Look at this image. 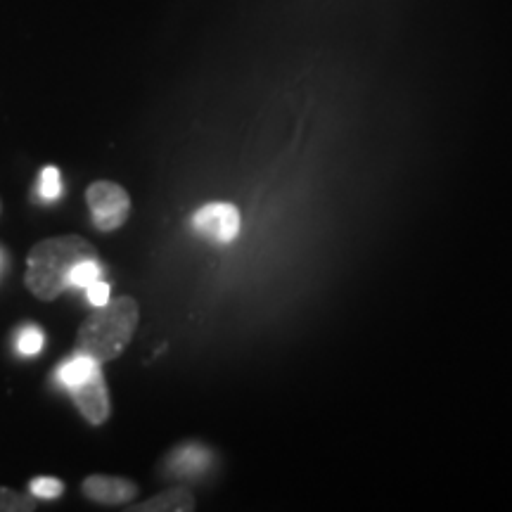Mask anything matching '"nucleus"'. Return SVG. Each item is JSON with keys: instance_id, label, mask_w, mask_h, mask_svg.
<instances>
[{"instance_id": "obj_1", "label": "nucleus", "mask_w": 512, "mask_h": 512, "mask_svg": "<svg viewBox=\"0 0 512 512\" xmlns=\"http://www.w3.org/2000/svg\"><path fill=\"white\" fill-rule=\"evenodd\" d=\"M98 252L88 240L79 235H60L48 238L31 249L27 256V283L29 292L41 302H53L64 290H69V275L83 259H95Z\"/></svg>"}, {"instance_id": "obj_2", "label": "nucleus", "mask_w": 512, "mask_h": 512, "mask_svg": "<svg viewBox=\"0 0 512 512\" xmlns=\"http://www.w3.org/2000/svg\"><path fill=\"white\" fill-rule=\"evenodd\" d=\"M138 304L131 297L110 299L105 306H98L81 323L76 335V349L95 358L98 363L114 361L124 354L138 328Z\"/></svg>"}, {"instance_id": "obj_3", "label": "nucleus", "mask_w": 512, "mask_h": 512, "mask_svg": "<svg viewBox=\"0 0 512 512\" xmlns=\"http://www.w3.org/2000/svg\"><path fill=\"white\" fill-rule=\"evenodd\" d=\"M86 202L91 209L93 226L102 233L121 228L131 214V197L117 183L98 181L86 190Z\"/></svg>"}, {"instance_id": "obj_4", "label": "nucleus", "mask_w": 512, "mask_h": 512, "mask_svg": "<svg viewBox=\"0 0 512 512\" xmlns=\"http://www.w3.org/2000/svg\"><path fill=\"white\" fill-rule=\"evenodd\" d=\"M192 226L200 235L216 242H233L240 233V211L228 202H211L192 216Z\"/></svg>"}, {"instance_id": "obj_5", "label": "nucleus", "mask_w": 512, "mask_h": 512, "mask_svg": "<svg viewBox=\"0 0 512 512\" xmlns=\"http://www.w3.org/2000/svg\"><path fill=\"white\" fill-rule=\"evenodd\" d=\"M69 392L74 396L76 408L91 425H102L110 418V394H107V384L100 368H95L86 380L76 384Z\"/></svg>"}, {"instance_id": "obj_6", "label": "nucleus", "mask_w": 512, "mask_h": 512, "mask_svg": "<svg viewBox=\"0 0 512 512\" xmlns=\"http://www.w3.org/2000/svg\"><path fill=\"white\" fill-rule=\"evenodd\" d=\"M81 491H83V496L91 498V501H95V503L124 505L136 498L138 486L133 482H128V479H121V477L93 475V477L83 479Z\"/></svg>"}, {"instance_id": "obj_7", "label": "nucleus", "mask_w": 512, "mask_h": 512, "mask_svg": "<svg viewBox=\"0 0 512 512\" xmlns=\"http://www.w3.org/2000/svg\"><path fill=\"white\" fill-rule=\"evenodd\" d=\"M211 465V451L202 444H183L176 448L169 458H166V467L171 475L178 477H195L207 470Z\"/></svg>"}, {"instance_id": "obj_8", "label": "nucleus", "mask_w": 512, "mask_h": 512, "mask_svg": "<svg viewBox=\"0 0 512 512\" xmlns=\"http://www.w3.org/2000/svg\"><path fill=\"white\" fill-rule=\"evenodd\" d=\"M131 510H136V512H188V510H195V498H192L188 489L178 486V489L164 491V494L150 498V501L140 503Z\"/></svg>"}, {"instance_id": "obj_9", "label": "nucleus", "mask_w": 512, "mask_h": 512, "mask_svg": "<svg viewBox=\"0 0 512 512\" xmlns=\"http://www.w3.org/2000/svg\"><path fill=\"white\" fill-rule=\"evenodd\" d=\"M95 368H100V363L88 354H83V351H79V354H74L69 361H64L62 366L57 368V380H60L64 389H74L76 384L86 380Z\"/></svg>"}, {"instance_id": "obj_10", "label": "nucleus", "mask_w": 512, "mask_h": 512, "mask_svg": "<svg viewBox=\"0 0 512 512\" xmlns=\"http://www.w3.org/2000/svg\"><path fill=\"white\" fill-rule=\"evenodd\" d=\"M102 268L98 259H83L74 266L72 275H69V287H79V290H86L88 285H93L95 280H100Z\"/></svg>"}, {"instance_id": "obj_11", "label": "nucleus", "mask_w": 512, "mask_h": 512, "mask_svg": "<svg viewBox=\"0 0 512 512\" xmlns=\"http://www.w3.org/2000/svg\"><path fill=\"white\" fill-rule=\"evenodd\" d=\"M36 508L34 496L17 494V491L0 486V512H29Z\"/></svg>"}, {"instance_id": "obj_12", "label": "nucleus", "mask_w": 512, "mask_h": 512, "mask_svg": "<svg viewBox=\"0 0 512 512\" xmlns=\"http://www.w3.org/2000/svg\"><path fill=\"white\" fill-rule=\"evenodd\" d=\"M43 349V330L41 328H24L17 337V351L22 356H36Z\"/></svg>"}, {"instance_id": "obj_13", "label": "nucleus", "mask_w": 512, "mask_h": 512, "mask_svg": "<svg viewBox=\"0 0 512 512\" xmlns=\"http://www.w3.org/2000/svg\"><path fill=\"white\" fill-rule=\"evenodd\" d=\"M38 192H41V197L46 202H53L60 197V192H62L60 169H55V166H46V169H43L41 188H38Z\"/></svg>"}, {"instance_id": "obj_14", "label": "nucleus", "mask_w": 512, "mask_h": 512, "mask_svg": "<svg viewBox=\"0 0 512 512\" xmlns=\"http://www.w3.org/2000/svg\"><path fill=\"white\" fill-rule=\"evenodd\" d=\"M29 491L34 498H46V501H50V498L62 496L64 484L60 479H53V477H38L29 484Z\"/></svg>"}, {"instance_id": "obj_15", "label": "nucleus", "mask_w": 512, "mask_h": 512, "mask_svg": "<svg viewBox=\"0 0 512 512\" xmlns=\"http://www.w3.org/2000/svg\"><path fill=\"white\" fill-rule=\"evenodd\" d=\"M86 292H88V302H91L95 309L110 302V285L102 283V280H95L93 285H88Z\"/></svg>"}, {"instance_id": "obj_16", "label": "nucleus", "mask_w": 512, "mask_h": 512, "mask_svg": "<svg viewBox=\"0 0 512 512\" xmlns=\"http://www.w3.org/2000/svg\"><path fill=\"white\" fill-rule=\"evenodd\" d=\"M3 268H5V252L0 249V275H3Z\"/></svg>"}]
</instances>
